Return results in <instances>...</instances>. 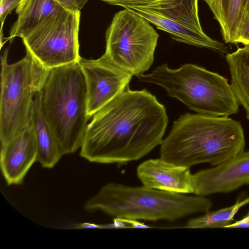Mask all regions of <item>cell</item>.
Returning a JSON list of instances; mask_svg holds the SVG:
<instances>
[{
  "mask_svg": "<svg viewBox=\"0 0 249 249\" xmlns=\"http://www.w3.org/2000/svg\"><path fill=\"white\" fill-rule=\"evenodd\" d=\"M22 0H0V39L2 36V28L8 14L19 5Z\"/></svg>",
  "mask_w": 249,
  "mask_h": 249,
  "instance_id": "cell-20",
  "label": "cell"
},
{
  "mask_svg": "<svg viewBox=\"0 0 249 249\" xmlns=\"http://www.w3.org/2000/svg\"><path fill=\"white\" fill-rule=\"evenodd\" d=\"M194 194L228 193L249 184V150L221 164L193 174Z\"/></svg>",
  "mask_w": 249,
  "mask_h": 249,
  "instance_id": "cell-11",
  "label": "cell"
},
{
  "mask_svg": "<svg viewBox=\"0 0 249 249\" xmlns=\"http://www.w3.org/2000/svg\"><path fill=\"white\" fill-rule=\"evenodd\" d=\"M168 122L166 108L155 95L128 88L93 115L80 155L99 163L138 160L160 144Z\"/></svg>",
  "mask_w": 249,
  "mask_h": 249,
  "instance_id": "cell-1",
  "label": "cell"
},
{
  "mask_svg": "<svg viewBox=\"0 0 249 249\" xmlns=\"http://www.w3.org/2000/svg\"><path fill=\"white\" fill-rule=\"evenodd\" d=\"M139 81L158 85L196 113L227 116L236 114L239 103L223 76L193 64L171 69L167 64L137 76Z\"/></svg>",
  "mask_w": 249,
  "mask_h": 249,
  "instance_id": "cell-5",
  "label": "cell"
},
{
  "mask_svg": "<svg viewBox=\"0 0 249 249\" xmlns=\"http://www.w3.org/2000/svg\"><path fill=\"white\" fill-rule=\"evenodd\" d=\"M212 205L211 200L204 196L109 182L90 197L84 208L86 211H99L114 218L174 221L208 212Z\"/></svg>",
  "mask_w": 249,
  "mask_h": 249,
  "instance_id": "cell-3",
  "label": "cell"
},
{
  "mask_svg": "<svg viewBox=\"0 0 249 249\" xmlns=\"http://www.w3.org/2000/svg\"><path fill=\"white\" fill-rule=\"evenodd\" d=\"M80 18L68 9L50 17L22 38L26 50L49 70L78 62Z\"/></svg>",
  "mask_w": 249,
  "mask_h": 249,
  "instance_id": "cell-9",
  "label": "cell"
},
{
  "mask_svg": "<svg viewBox=\"0 0 249 249\" xmlns=\"http://www.w3.org/2000/svg\"><path fill=\"white\" fill-rule=\"evenodd\" d=\"M74 229H107V224L101 225L89 222H83L75 225Z\"/></svg>",
  "mask_w": 249,
  "mask_h": 249,
  "instance_id": "cell-22",
  "label": "cell"
},
{
  "mask_svg": "<svg viewBox=\"0 0 249 249\" xmlns=\"http://www.w3.org/2000/svg\"><path fill=\"white\" fill-rule=\"evenodd\" d=\"M119 6L142 17L177 41L218 53L227 52L224 44L203 31L198 15V0H100Z\"/></svg>",
  "mask_w": 249,
  "mask_h": 249,
  "instance_id": "cell-7",
  "label": "cell"
},
{
  "mask_svg": "<svg viewBox=\"0 0 249 249\" xmlns=\"http://www.w3.org/2000/svg\"><path fill=\"white\" fill-rule=\"evenodd\" d=\"M249 204V196L241 201L238 199L233 205L216 211L205 213L199 217L189 220L184 228H219L227 227L232 223L239 209Z\"/></svg>",
  "mask_w": 249,
  "mask_h": 249,
  "instance_id": "cell-18",
  "label": "cell"
},
{
  "mask_svg": "<svg viewBox=\"0 0 249 249\" xmlns=\"http://www.w3.org/2000/svg\"><path fill=\"white\" fill-rule=\"evenodd\" d=\"M124 219V218H123ZM124 221L126 222L129 226L130 228H153L148 225H145L143 223H141L137 220L124 219Z\"/></svg>",
  "mask_w": 249,
  "mask_h": 249,
  "instance_id": "cell-24",
  "label": "cell"
},
{
  "mask_svg": "<svg viewBox=\"0 0 249 249\" xmlns=\"http://www.w3.org/2000/svg\"><path fill=\"white\" fill-rule=\"evenodd\" d=\"M137 175L143 185L150 188L179 194L194 193L190 168L161 158L142 162L137 167Z\"/></svg>",
  "mask_w": 249,
  "mask_h": 249,
  "instance_id": "cell-13",
  "label": "cell"
},
{
  "mask_svg": "<svg viewBox=\"0 0 249 249\" xmlns=\"http://www.w3.org/2000/svg\"><path fill=\"white\" fill-rule=\"evenodd\" d=\"M41 102L64 155L75 152L81 147L89 118L86 84L78 62L49 70Z\"/></svg>",
  "mask_w": 249,
  "mask_h": 249,
  "instance_id": "cell-4",
  "label": "cell"
},
{
  "mask_svg": "<svg viewBox=\"0 0 249 249\" xmlns=\"http://www.w3.org/2000/svg\"><path fill=\"white\" fill-rule=\"evenodd\" d=\"M233 91L249 120V45L238 48L226 55Z\"/></svg>",
  "mask_w": 249,
  "mask_h": 249,
  "instance_id": "cell-17",
  "label": "cell"
},
{
  "mask_svg": "<svg viewBox=\"0 0 249 249\" xmlns=\"http://www.w3.org/2000/svg\"><path fill=\"white\" fill-rule=\"evenodd\" d=\"M31 124L37 146V161L44 168H53L64 155L42 111L41 91L35 98L31 116Z\"/></svg>",
  "mask_w": 249,
  "mask_h": 249,
  "instance_id": "cell-14",
  "label": "cell"
},
{
  "mask_svg": "<svg viewBox=\"0 0 249 249\" xmlns=\"http://www.w3.org/2000/svg\"><path fill=\"white\" fill-rule=\"evenodd\" d=\"M8 50L1 57L0 141L3 145L31 123L35 98L43 87L49 69L29 52L12 64L7 62Z\"/></svg>",
  "mask_w": 249,
  "mask_h": 249,
  "instance_id": "cell-6",
  "label": "cell"
},
{
  "mask_svg": "<svg viewBox=\"0 0 249 249\" xmlns=\"http://www.w3.org/2000/svg\"><path fill=\"white\" fill-rule=\"evenodd\" d=\"M249 228V211L241 219L232 223L227 228Z\"/></svg>",
  "mask_w": 249,
  "mask_h": 249,
  "instance_id": "cell-23",
  "label": "cell"
},
{
  "mask_svg": "<svg viewBox=\"0 0 249 249\" xmlns=\"http://www.w3.org/2000/svg\"><path fill=\"white\" fill-rule=\"evenodd\" d=\"M66 9L55 0H22L16 9L18 19L8 39L25 37L47 18Z\"/></svg>",
  "mask_w": 249,
  "mask_h": 249,
  "instance_id": "cell-15",
  "label": "cell"
},
{
  "mask_svg": "<svg viewBox=\"0 0 249 249\" xmlns=\"http://www.w3.org/2000/svg\"><path fill=\"white\" fill-rule=\"evenodd\" d=\"M37 149L30 124L17 135L1 145L0 165L7 183L19 185L33 164L37 161Z\"/></svg>",
  "mask_w": 249,
  "mask_h": 249,
  "instance_id": "cell-12",
  "label": "cell"
},
{
  "mask_svg": "<svg viewBox=\"0 0 249 249\" xmlns=\"http://www.w3.org/2000/svg\"><path fill=\"white\" fill-rule=\"evenodd\" d=\"M219 23L224 41L236 44L239 28L249 0H203Z\"/></svg>",
  "mask_w": 249,
  "mask_h": 249,
  "instance_id": "cell-16",
  "label": "cell"
},
{
  "mask_svg": "<svg viewBox=\"0 0 249 249\" xmlns=\"http://www.w3.org/2000/svg\"><path fill=\"white\" fill-rule=\"evenodd\" d=\"M245 143L239 122L227 116L186 113L174 122L163 139L160 158L189 168L204 163L215 166L242 153Z\"/></svg>",
  "mask_w": 249,
  "mask_h": 249,
  "instance_id": "cell-2",
  "label": "cell"
},
{
  "mask_svg": "<svg viewBox=\"0 0 249 249\" xmlns=\"http://www.w3.org/2000/svg\"><path fill=\"white\" fill-rule=\"evenodd\" d=\"M159 36L147 20L124 9L115 14L106 31L104 54L114 64L137 77L152 66Z\"/></svg>",
  "mask_w": 249,
  "mask_h": 249,
  "instance_id": "cell-8",
  "label": "cell"
},
{
  "mask_svg": "<svg viewBox=\"0 0 249 249\" xmlns=\"http://www.w3.org/2000/svg\"><path fill=\"white\" fill-rule=\"evenodd\" d=\"M78 62L85 79L90 118L129 88L133 75L114 64L105 54L97 59L81 57Z\"/></svg>",
  "mask_w": 249,
  "mask_h": 249,
  "instance_id": "cell-10",
  "label": "cell"
},
{
  "mask_svg": "<svg viewBox=\"0 0 249 249\" xmlns=\"http://www.w3.org/2000/svg\"><path fill=\"white\" fill-rule=\"evenodd\" d=\"M67 9L80 10L88 0H55Z\"/></svg>",
  "mask_w": 249,
  "mask_h": 249,
  "instance_id": "cell-21",
  "label": "cell"
},
{
  "mask_svg": "<svg viewBox=\"0 0 249 249\" xmlns=\"http://www.w3.org/2000/svg\"><path fill=\"white\" fill-rule=\"evenodd\" d=\"M237 43L249 45V3L239 28L236 44Z\"/></svg>",
  "mask_w": 249,
  "mask_h": 249,
  "instance_id": "cell-19",
  "label": "cell"
},
{
  "mask_svg": "<svg viewBox=\"0 0 249 249\" xmlns=\"http://www.w3.org/2000/svg\"></svg>",
  "mask_w": 249,
  "mask_h": 249,
  "instance_id": "cell-25",
  "label": "cell"
}]
</instances>
